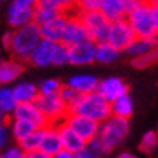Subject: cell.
I'll list each match as a JSON object with an SVG mask.
<instances>
[{"label": "cell", "instance_id": "cell-5", "mask_svg": "<svg viewBox=\"0 0 158 158\" xmlns=\"http://www.w3.org/2000/svg\"><path fill=\"white\" fill-rule=\"evenodd\" d=\"M82 23L87 29L89 39H92L95 44L100 42H106L110 31V21L103 16V13L100 10H92V11H82L79 13Z\"/></svg>", "mask_w": 158, "mask_h": 158}, {"label": "cell", "instance_id": "cell-42", "mask_svg": "<svg viewBox=\"0 0 158 158\" xmlns=\"http://www.w3.org/2000/svg\"><path fill=\"white\" fill-rule=\"evenodd\" d=\"M10 44H11V31H6L3 35H2V47L5 50L10 48Z\"/></svg>", "mask_w": 158, "mask_h": 158}, {"label": "cell", "instance_id": "cell-11", "mask_svg": "<svg viewBox=\"0 0 158 158\" xmlns=\"http://www.w3.org/2000/svg\"><path fill=\"white\" fill-rule=\"evenodd\" d=\"M97 92L100 95H103L108 102H113L114 98L127 94L129 87H127V84L121 77H118V76H108L105 79H98Z\"/></svg>", "mask_w": 158, "mask_h": 158}, {"label": "cell", "instance_id": "cell-41", "mask_svg": "<svg viewBox=\"0 0 158 158\" xmlns=\"http://www.w3.org/2000/svg\"><path fill=\"white\" fill-rule=\"evenodd\" d=\"M50 158H74V153H73V152H69V150L61 148V150H58L56 153H53Z\"/></svg>", "mask_w": 158, "mask_h": 158}, {"label": "cell", "instance_id": "cell-17", "mask_svg": "<svg viewBox=\"0 0 158 158\" xmlns=\"http://www.w3.org/2000/svg\"><path fill=\"white\" fill-rule=\"evenodd\" d=\"M32 21V8L29 6H21L16 3H10L8 10H6V23L11 29L21 27Z\"/></svg>", "mask_w": 158, "mask_h": 158}, {"label": "cell", "instance_id": "cell-7", "mask_svg": "<svg viewBox=\"0 0 158 158\" xmlns=\"http://www.w3.org/2000/svg\"><path fill=\"white\" fill-rule=\"evenodd\" d=\"M137 37L134 32V29L129 24V21L126 18H121L116 21L110 23V31H108V37L106 42L111 44L114 48H118L119 52H124V48L131 44V42Z\"/></svg>", "mask_w": 158, "mask_h": 158}, {"label": "cell", "instance_id": "cell-9", "mask_svg": "<svg viewBox=\"0 0 158 158\" xmlns=\"http://www.w3.org/2000/svg\"><path fill=\"white\" fill-rule=\"evenodd\" d=\"M63 121L74 132H77L81 135L85 142L90 140L92 137H95L98 132V126H100L98 121L92 119L89 116H84V114H79V113H71V111H68V114L64 116Z\"/></svg>", "mask_w": 158, "mask_h": 158}, {"label": "cell", "instance_id": "cell-27", "mask_svg": "<svg viewBox=\"0 0 158 158\" xmlns=\"http://www.w3.org/2000/svg\"><path fill=\"white\" fill-rule=\"evenodd\" d=\"M16 105H18V100L13 94V89L10 85H0V110L6 116H11Z\"/></svg>", "mask_w": 158, "mask_h": 158}, {"label": "cell", "instance_id": "cell-45", "mask_svg": "<svg viewBox=\"0 0 158 158\" xmlns=\"http://www.w3.org/2000/svg\"><path fill=\"white\" fill-rule=\"evenodd\" d=\"M116 158H137V156L132 155V153H129V152H123V153H119Z\"/></svg>", "mask_w": 158, "mask_h": 158}, {"label": "cell", "instance_id": "cell-49", "mask_svg": "<svg viewBox=\"0 0 158 158\" xmlns=\"http://www.w3.org/2000/svg\"><path fill=\"white\" fill-rule=\"evenodd\" d=\"M0 158H5V156H2V155H0Z\"/></svg>", "mask_w": 158, "mask_h": 158}, {"label": "cell", "instance_id": "cell-38", "mask_svg": "<svg viewBox=\"0 0 158 158\" xmlns=\"http://www.w3.org/2000/svg\"><path fill=\"white\" fill-rule=\"evenodd\" d=\"M74 158H102V156H98L95 152H92L89 147H84L74 153Z\"/></svg>", "mask_w": 158, "mask_h": 158}, {"label": "cell", "instance_id": "cell-15", "mask_svg": "<svg viewBox=\"0 0 158 158\" xmlns=\"http://www.w3.org/2000/svg\"><path fill=\"white\" fill-rule=\"evenodd\" d=\"M56 127H58V132H60V139H61V147L64 150H69V152H79L81 148L85 147V142L81 135L77 132H74L73 129H71L64 121H60V123H56Z\"/></svg>", "mask_w": 158, "mask_h": 158}, {"label": "cell", "instance_id": "cell-4", "mask_svg": "<svg viewBox=\"0 0 158 158\" xmlns=\"http://www.w3.org/2000/svg\"><path fill=\"white\" fill-rule=\"evenodd\" d=\"M126 19L134 29L137 37H150V35H158L156 26H155V18H153V10H152V2L150 0H142L139 6H135L132 11L126 15Z\"/></svg>", "mask_w": 158, "mask_h": 158}, {"label": "cell", "instance_id": "cell-37", "mask_svg": "<svg viewBox=\"0 0 158 158\" xmlns=\"http://www.w3.org/2000/svg\"><path fill=\"white\" fill-rule=\"evenodd\" d=\"M10 137H11V134H10V127L6 124V121L5 123H0V152L8 145Z\"/></svg>", "mask_w": 158, "mask_h": 158}, {"label": "cell", "instance_id": "cell-24", "mask_svg": "<svg viewBox=\"0 0 158 158\" xmlns=\"http://www.w3.org/2000/svg\"><path fill=\"white\" fill-rule=\"evenodd\" d=\"M11 89L18 102H35V98L39 97V87L29 81L16 82Z\"/></svg>", "mask_w": 158, "mask_h": 158}, {"label": "cell", "instance_id": "cell-20", "mask_svg": "<svg viewBox=\"0 0 158 158\" xmlns=\"http://www.w3.org/2000/svg\"><path fill=\"white\" fill-rule=\"evenodd\" d=\"M110 110H111V114H114V116L131 119V116L134 114V100H132L131 94L127 92V94L110 102Z\"/></svg>", "mask_w": 158, "mask_h": 158}, {"label": "cell", "instance_id": "cell-12", "mask_svg": "<svg viewBox=\"0 0 158 158\" xmlns=\"http://www.w3.org/2000/svg\"><path fill=\"white\" fill-rule=\"evenodd\" d=\"M66 19H68V13L66 11H60L58 15H55L52 19L45 21V23L39 24L40 27V37L52 40V42H61L63 32H64V26H66Z\"/></svg>", "mask_w": 158, "mask_h": 158}, {"label": "cell", "instance_id": "cell-46", "mask_svg": "<svg viewBox=\"0 0 158 158\" xmlns=\"http://www.w3.org/2000/svg\"><path fill=\"white\" fill-rule=\"evenodd\" d=\"M5 121H6V114L0 110V123H5Z\"/></svg>", "mask_w": 158, "mask_h": 158}, {"label": "cell", "instance_id": "cell-31", "mask_svg": "<svg viewBox=\"0 0 158 158\" xmlns=\"http://www.w3.org/2000/svg\"><path fill=\"white\" fill-rule=\"evenodd\" d=\"M35 5H42V6H48V8H53L56 11H73L76 0H37Z\"/></svg>", "mask_w": 158, "mask_h": 158}, {"label": "cell", "instance_id": "cell-21", "mask_svg": "<svg viewBox=\"0 0 158 158\" xmlns=\"http://www.w3.org/2000/svg\"><path fill=\"white\" fill-rule=\"evenodd\" d=\"M158 45V35H150V37H135L131 44L124 48V53L129 55V58L139 56L142 53H145L147 50L152 47Z\"/></svg>", "mask_w": 158, "mask_h": 158}, {"label": "cell", "instance_id": "cell-3", "mask_svg": "<svg viewBox=\"0 0 158 158\" xmlns=\"http://www.w3.org/2000/svg\"><path fill=\"white\" fill-rule=\"evenodd\" d=\"M127 134H129V119L110 114L105 121L100 123L97 137L102 142L105 150L110 153L123 143V140L127 137Z\"/></svg>", "mask_w": 158, "mask_h": 158}, {"label": "cell", "instance_id": "cell-32", "mask_svg": "<svg viewBox=\"0 0 158 158\" xmlns=\"http://www.w3.org/2000/svg\"><path fill=\"white\" fill-rule=\"evenodd\" d=\"M60 11H56L53 8H48V6H42V5H35L32 8V21L37 24H42L45 21L52 19L55 15H58Z\"/></svg>", "mask_w": 158, "mask_h": 158}, {"label": "cell", "instance_id": "cell-48", "mask_svg": "<svg viewBox=\"0 0 158 158\" xmlns=\"http://www.w3.org/2000/svg\"><path fill=\"white\" fill-rule=\"evenodd\" d=\"M150 2H158V0H150Z\"/></svg>", "mask_w": 158, "mask_h": 158}, {"label": "cell", "instance_id": "cell-2", "mask_svg": "<svg viewBox=\"0 0 158 158\" xmlns=\"http://www.w3.org/2000/svg\"><path fill=\"white\" fill-rule=\"evenodd\" d=\"M68 111L84 114V116H89L98 123L105 121L111 114L110 102L103 95H100L97 90L89 92V94H79L74 103L68 106Z\"/></svg>", "mask_w": 158, "mask_h": 158}, {"label": "cell", "instance_id": "cell-16", "mask_svg": "<svg viewBox=\"0 0 158 158\" xmlns=\"http://www.w3.org/2000/svg\"><path fill=\"white\" fill-rule=\"evenodd\" d=\"M24 73V61L18 58L2 60L0 64V85H10Z\"/></svg>", "mask_w": 158, "mask_h": 158}, {"label": "cell", "instance_id": "cell-47", "mask_svg": "<svg viewBox=\"0 0 158 158\" xmlns=\"http://www.w3.org/2000/svg\"><path fill=\"white\" fill-rule=\"evenodd\" d=\"M2 60H3V58H2V55H0V64H2Z\"/></svg>", "mask_w": 158, "mask_h": 158}, {"label": "cell", "instance_id": "cell-40", "mask_svg": "<svg viewBox=\"0 0 158 158\" xmlns=\"http://www.w3.org/2000/svg\"><path fill=\"white\" fill-rule=\"evenodd\" d=\"M26 158H50L48 153H45L44 150H31V152H26Z\"/></svg>", "mask_w": 158, "mask_h": 158}, {"label": "cell", "instance_id": "cell-28", "mask_svg": "<svg viewBox=\"0 0 158 158\" xmlns=\"http://www.w3.org/2000/svg\"><path fill=\"white\" fill-rule=\"evenodd\" d=\"M44 134V127H35L31 134H27L26 137L18 140L16 143L24 150V152H31V150H37L40 147V139Z\"/></svg>", "mask_w": 158, "mask_h": 158}, {"label": "cell", "instance_id": "cell-30", "mask_svg": "<svg viewBox=\"0 0 158 158\" xmlns=\"http://www.w3.org/2000/svg\"><path fill=\"white\" fill-rule=\"evenodd\" d=\"M139 148L143 153H153L158 148V132L156 131H147L142 135Z\"/></svg>", "mask_w": 158, "mask_h": 158}, {"label": "cell", "instance_id": "cell-44", "mask_svg": "<svg viewBox=\"0 0 158 158\" xmlns=\"http://www.w3.org/2000/svg\"><path fill=\"white\" fill-rule=\"evenodd\" d=\"M152 10H153L155 26H156V32H158V2H152Z\"/></svg>", "mask_w": 158, "mask_h": 158}, {"label": "cell", "instance_id": "cell-10", "mask_svg": "<svg viewBox=\"0 0 158 158\" xmlns=\"http://www.w3.org/2000/svg\"><path fill=\"white\" fill-rule=\"evenodd\" d=\"M85 39H89V34H87V29H85L81 16H79V13L77 11H69L61 42L66 45H73V44L82 42Z\"/></svg>", "mask_w": 158, "mask_h": 158}, {"label": "cell", "instance_id": "cell-23", "mask_svg": "<svg viewBox=\"0 0 158 158\" xmlns=\"http://www.w3.org/2000/svg\"><path fill=\"white\" fill-rule=\"evenodd\" d=\"M121 56V52L118 48H114L108 42H100L95 45V63L100 64H111L118 61Z\"/></svg>", "mask_w": 158, "mask_h": 158}, {"label": "cell", "instance_id": "cell-18", "mask_svg": "<svg viewBox=\"0 0 158 158\" xmlns=\"http://www.w3.org/2000/svg\"><path fill=\"white\" fill-rule=\"evenodd\" d=\"M40 150H44L45 153H48L52 156L53 153H56L58 150H61V139H60V132L56 124L48 123L44 126V134H42L40 139Z\"/></svg>", "mask_w": 158, "mask_h": 158}, {"label": "cell", "instance_id": "cell-19", "mask_svg": "<svg viewBox=\"0 0 158 158\" xmlns=\"http://www.w3.org/2000/svg\"><path fill=\"white\" fill-rule=\"evenodd\" d=\"M66 84L71 85L79 94H89V92L97 90L98 77L94 74H89V73H79V74L71 76L66 81Z\"/></svg>", "mask_w": 158, "mask_h": 158}, {"label": "cell", "instance_id": "cell-43", "mask_svg": "<svg viewBox=\"0 0 158 158\" xmlns=\"http://www.w3.org/2000/svg\"><path fill=\"white\" fill-rule=\"evenodd\" d=\"M13 3L16 5H21V6H29V8H34L35 3H37V0H11Z\"/></svg>", "mask_w": 158, "mask_h": 158}, {"label": "cell", "instance_id": "cell-25", "mask_svg": "<svg viewBox=\"0 0 158 158\" xmlns=\"http://www.w3.org/2000/svg\"><path fill=\"white\" fill-rule=\"evenodd\" d=\"M10 134L11 137L15 139L16 142L21 140L23 137H26L27 134H31L32 131L37 126H35L34 123H31V121L27 119H21V118H11V123H10Z\"/></svg>", "mask_w": 158, "mask_h": 158}, {"label": "cell", "instance_id": "cell-29", "mask_svg": "<svg viewBox=\"0 0 158 158\" xmlns=\"http://www.w3.org/2000/svg\"><path fill=\"white\" fill-rule=\"evenodd\" d=\"M68 64V45L63 42H53L52 48V66Z\"/></svg>", "mask_w": 158, "mask_h": 158}, {"label": "cell", "instance_id": "cell-13", "mask_svg": "<svg viewBox=\"0 0 158 158\" xmlns=\"http://www.w3.org/2000/svg\"><path fill=\"white\" fill-rule=\"evenodd\" d=\"M11 118H21V119H27L34 123L37 127H44L48 124L47 118L44 116V113L40 111L35 102H18L15 106V110L11 113Z\"/></svg>", "mask_w": 158, "mask_h": 158}, {"label": "cell", "instance_id": "cell-36", "mask_svg": "<svg viewBox=\"0 0 158 158\" xmlns=\"http://www.w3.org/2000/svg\"><path fill=\"white\" fill-rule=\"evenodd\" d=\"M0 155L5 156V158H26V152L18 145V143H16V145H6L2 150V153H0Z\"/></svg>", "mask_w": 158, "mask_h": 158}, {"label": "cell", "instance_id": "cell-26", "mask_svg": "<svg viewBox=\"0 0 158 158\" xmlns=\"http://www.w3.org/2000/svg\"><path fill=\"white\" fill-rule=\"evenodd\" d=\"M156 63H158V45H155V47H152L150 50H147L145 53L131 58V64H132L135 69L152 68L153 64H156Z\"/></svg>", "mask_w": 158, "mask_h": 158}, {"label": "cell", "instance_id": "cell-34", "mask_svg": "<svg viewBox=\"0 0 158 158\" xmlns=\"http://www.w3.org/2000/svg\"><path fill=\"white\" fill-rule=\"evenodd\" d=\"M58 95H60V98L63 100V102L69 106V105H73L74 100L79 97V92H76V90L71 87V85H68V84H61Z\"/></svg>", "mask_w": 158, "mask_h": 158}, {"label": "cell", "instance_id": "cell-39", "mask_svg": "<svg viewBox=\"0 0 158 158\" xmlns=\"http://www.w3.org/2000/svg\"><path fill=\"white\" fill-rule=\"evenodd\" d=\"M142 3V0H123V5H124V11H126V15L129 11H132L135 6H139Z\"/></svg>", "mask_w": 158, "mask_h": 158}, {"label": "cell", "instance_id": "cell-6", "mask_svg": "<svg viewBox=\"0 0 158 158\" xmlns=\"http://www.w3.org/2000/svg\"><path fill=\"white\" fill-rule=\"evenodd\" d=\"M35 103H37V106L40 108V111L44 113L47 121L52 124H56V123H60V121H63L64 116L68 114V105L60 98L58 94L39 95L35 98Z\"/></svg>", "mask_w": 158, "mask_h": 158}, {"label": "cell", "instance_id": "cell-33", "mask_svg": "<svg viewBox=\"0 0 158 158\" xmlns=\"http://www.w3.org/2000/svg\"><path fill=\"white\" fill-rule=\"evenodd\" d=\"M37 87H39V95H55L60 92L61 81L56 77H48L45 81H42Z\"/></svg>", "mask_w": 158, "mask_h": 158}, {"label": "cell", "instance_id": "cell-22", "mask_svg": "<svg viewBox=\"0 0 158 158\" xmlns=\"http://www.w3.org/2000/svg\"><path fill=\"white\" fill-rule=\"evenodd\" d=\"M98 10L103 13V16L110 23L111 21H116V19H121V18H126L123 0H100Z\"/></svg>", "mask_w": 158, "mask_h": 158}, {"label": "cell", "instance_id": "cell-1", "mask_svg": "<svg viewBox=\"0 0 158 158\" xmlns=\"http://www.w3.org/2000/svg\"><path fill=\"white\" fill-rule=\"evenodd\" d=\"M40 27L37 23H27L21 27L11 31V44L8 52L13 55V58H18L21 61H27L29 55L35 44L40 40Z\"/></svg>", "mask_w": 158, "mask_h": 158}, {"label": "cell", "instance_id": "cell-50", "mask_svg": "<svg viewBox=\"0 0 158 158\" xmlns=\"http://www.w3.org/2000/svg\"><path fill=\"white\" fill-rule=\"evenodd\" d=\"M0 2H5V0H0Z\"/></svg>", "mask_w": 158, "mask_h": 158}, {"label": "cell", "instance_id": "cell-8", "mask_svg": "<svg viewBox=\"0 0 158 158\" xmlns=\"http://www.w3.org/2000/svg\"><path fill=\"white\" fill-rule=\"evenodd\" d=\"M95 42L85 39L77 44L68 45V64L73 66H89L95 63Z\"/></svg>", "mask_w": 158, "mask_h": 158}, {"label": "cell", "instance_id": "cell-35", "mask_svg": "<svg viewBox=\"0 0 158 158\" xmlns=\"http://www.w3.org/2000/svg\"><path fill=\"white\" fill-rule=\"evenodd\" d=\"M98 6H100V0H76L74 10L77 13H82V11L98 10Z\"/></svg>", "mask_w": 158, "mask_h": 158}, {"label": "cell", "instance_id": "cell-14", "mask_svg": "<svg viewBox=\"0 0 158 158\" xmlns=\"http://www.w3.org/2000/svg\"><path fill=\"white\" fill-rule=\"evenodd\" d=\"M52 48H53L52 40L40 39L37 44H35V47L32 48L29 58H27V63L35 66V68L52 66Z\"/></svg>", "mask_w": 158, "mask_h": 158}]
</instances>
